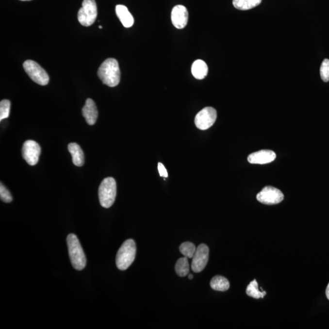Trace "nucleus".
<instances>
[{
    "instance_id": "1",
    "label": "nucleus",
    "mask_w": 329,
    "mask_h": 329,
    "mask_svg": "<svg viewBox=\"0 0 329 329\" xmlns=\"http://www.w3.org/2000/svg\"><path fill=\"white\" fill-rule=\"evenodd\" d=\"M120 75L118 61L114 58H109L104 61L98 71V76L102 83L111 87L118 85Z\"/></svg>"
},
{
    "instance_id": "2",
    "label": "nucleus",
    "mask_w": 329,
    "mask_h": 329,
    "mask_svg": "<svg viewBox=\"0 0 329 329\" xmlns=\"http://www.w3.org/2000/svg\"><path fill=\"white\" fill-rule=\"evenodd\" d=\"M69 256L73 268L76 270L81 271L86 266V258L82 247L76 235L70 233L66 238Z\"/></svg>"
},
{
    "instance_id": "3",
    "label": "nucleus",
    "mask_w": 329,
    "mask_h": 329,
    "mask_svg": "<svg viewBox=\"0 0 329 329\" xmlns=\"http://www.w3.org/2000/svg\"><path fill=\"white\" fill-rule=\"evenodd\" d=\"M136 254V245L134 241L129 239L125 241L119 249L116 257V264L120 270H126L134 261Z\"/></svg>"
},
{
    "instance_id": "4",
    "label": "nucleus",
    "mask_w": 329,
    "mask_h": 329,
    "mask_svg": "<svg viewBox=\"0 0 329 329\" xmlns=\"http://www.w3.org/2000/svg\"><path fill=\"white\" fill-rule=\"evenodd\" d=\"M116 195V184L113 178H105L99 185V196L100 204L108 209L115 202Z\"/></svg>"
},
{
    "instance_id": "5",
    "label": "nucleus",
    "mask_w": 329,
    "mask_h": 329,
    "mask_svg": "<svg viewBox=\"0 0 329 329\" xmlns=\"http://www.w3.org/2000/svg\"><path fill=\"white\" fill-rule=\"evenodd\" d=\"M24 70L30 78L37 84L40 85H46L49 82V76L46 71L35 61H26L23 63Z\"/></svg>"
},
{
    "instance_id": "6",
    "label": "nucleus",
    "mask_w": 329,
    "mask_h": 329,
    "mask_svg": "<svg viewBox=\"0 0 329 329\" xmlns=\"http://www.w3.org/2000/svg\"><path fill=\"white\" fill-rule=\"evenodd\" d=\"M97 16V6L95 0H84L82 8L78 14L79 22L84 26H90L94 24Z\"/></svg>"
},
{
    "instance_id": "7",
    "label": "nucleus",
    "mask_w": 329,
    "mask_h": 329,
    "mask_svg": "<svg viewBox=\"0 0 329 329\" xmlns=\"http://www.w3.org/2000/svg\"><path fill=\"white\" fill-rule=\"evenodd\" d=\"M216 110L211 107H205L197 113L195 119V125L201 130H208L216 120Z\"/></svg>"
},
{
    "instance_id": "8",
    "label": "nucleus",
    "mask_w": 329,
    "mask_h": 329,
    "mask_svg": "<svg viewBox=\"0 0 329 329\" xmlns=\"http://www.w3.org/2000/svg\"><path fill=\"white\" fill-rule=\"evenodd\" d=\"M284 198L280 190L271 186H266L257 195V199L262 204L274 205L280 203Z\"/></svg>"
},
{
    "instance_id": "9",
    "label": "nucleus",
    "mask_w": 329,
    "mask_h": 329,
    "mask_svg": "<svg viewBox=\"0 0 329 329\" xmlns=\"http://www.w3.org/2000/svg\"><path fill=\"white\" fill-rule=\"evenodd\" d=\"M41 148L34 140H26L22 148V156L30 165L34 166L39 162Z\"/></svg>"
},
{
    "instance_id": "10",
    "label": "nucleus",
    "mask_w": 329,
    "mask_h": 329,
    "mask_svg": "<svg viewBox=\"0 0 329 329\" xmlns=\"http://www.w3.org/2000/svg\"><path fill=\"white\" fill-rule=\"evenodd\" d=\"M209 256V249L207 245L201 244L197 247L192 262V269L195 273H200L206 268Z\"/></svg>"
},
{
    "instance_id": "11",
    "label": "nucleus",
    "mask_w": 329,
    "mask_h": 329,
    "mask_svg": "<svg viewBox=\"0 0 329 329\" xmlns=\"http://www.w3.org/2000/svg\"><path fill=\"white\" fill-rule=\"evenodd\" d=\"M188 12L182 5L174 7L171 12V21L174 26L178 29H183L187 25Z\"/></svg>"
},
{
    "instance_id": "12",
    "label": "nucleus",
    "mask_w": 329,
    "mask_h": 329,
    "mask_svg": "<svg viewBox=\"0 0 329 329\" xmlns=\"http://www.w3.org/2000/svg\"><path fill=\"white\" fill-rule=\"evenodd\" d=\"M276 154L271 150L263 149L249 155L247 161L252 164H266L275 160Z\"/></svg>"
},
{
    "instance_id": "13",
    "label": "nucleus",
    "mask_w": 329,
    "mask_h": 329,
    "mask_svg": "<svg viewBox=\"0 0 329 329\" xmlns=\"http://www.w3.org/2000/svg\"><path fill=\"white\" fill-rule=\"evenodd\" d=\"M82 115L89 125H94L97 122L99 113L96 104L92 99H88L82 109Z\"/></svg>"
},
{
    "instance_id": "14",
    "label": "nucleus",
    "mask_w": 329,
    "mask_h": 329,
    "mask_svg": "<svg viewBox=\"0 0 329 329\" xmlns=\"http://www.w3.org/2000/svg\"><path fill=\"white\" fill-rule=\"evenodd\" d=\"M116 14L119 20H120L123 25L125 28H130L134 23L132 14L128 11V9L125 6L117 5L115 8Z\"/></svg>"
},
{
    "instance_id": "15",
    "label": "nucleus",
    "mask_w": 329,
    "mask_h": 329,
    "mask_svg": "<svg viewBox=\"0 0 329 329\" xmlns=\"http://www.w3.org/2000/svg\"><path fill=\"white\" fill-rule=\"evenodd\" d=\"M68 149L72 156L73 163L77 166H82L84 164V154L82 149L76 143H71L68 145Z\"/></svg>"
},
{
    "instance_id": "16",
    "label": "nucleus",
    "mask_w": 329,
    "mask_h": 329,
    "mask_svg": "<svg viewBox=\"0 0 329 329\" xmlns=\"http://www.w3.org/2000/svg\"><path fill=\"white\" fill-rule=\"evenodd\" d=\"M208 66L202 60L195 61L192 66L193 76L197 80H203L208 74Z\"/></svg>"
},
{
    "instance_id": "17",
    "label": "nucleus",
    "mask_w": 329,
    "mask_h": 329,
    "mask_svg": "<svg viewBox=\"0 0 329 329\" xmlns=\"http://www.w3.org/2000/svg\"><path fill=\"white\" fill-rule=\"evenodd\" d=\"M212 289L219 292H226L230 287V283L227 279L223 276H216L211 281Z\"/></svg>"
},
{
    "instance_id": "18",
    "label": "nucleus",
    "mask_w": 329,
    "mask_h": 329,
    "mask_svg": "<svg viewBox=\"0 0 329 329\" xmlns=\"http://www.w3.org/2000/svg\"><path fill=\"white\" fill-rule=\"evenodd\" d=\"M262 0H233V5L238 10L247 11L259 6Z\"/></svg>"
},
{
    "instance_id": "19",
    "label": "nucleus",
    "mask_w": 329,
    "mask_h": 329,
    "mask_svg": "<svg viewBox=\"0 0 329 329\" xmlns=\"http://www.w3.org/2000/svg\"><path fill=\"white\" fill-rule=\"evenodd\" d=\"M247 294L249 296L255 298V299H260V298H263L264 296L266 295V293L265 291L261 292L259 290V283L256 280H254L247 286Z\"/></svg>"
},
{
    "instance_id": "20",
    "label": "nucleus",
    "mask_w": 329,
    "mask_h": 329,
    "mask_svg": "<svg viewBox=\"0 0 329 329\" xmlns=\"http://www.w3.org/2000/svg\"><path fill=\"white\" fill-rule=\"evenodd\" d=\"M175 269L176 273L180 277H185L190 271V264L187 257H182L176 262Z\"/></svg>"
},
{
    "instance_id": "21",
    "label": "nucleus",
    "mask_w": 329,
    "mask_h": 329,
    "mask_svg": "<svg viewBox=\"0 0 329 329\" xmlns=\"http://www.w3.org/2000/svg\"><path fill=\"white\" fill-rule=\"evenodd\" d=\"M180 252L185 257L188 259H192L194 257L195 252H196V247L194 243L191 242H185L181 244L180 247Z\"/></svg>"
},
{
    "instance_id": "22",
    "label": "nucleus",
    "mask_w": 329,
    "mask_h": 329,
    "mask_svg": "<svg viewBox=\"0 0 329 329\" xmlns=\"http://www.w3.org/2000/svg\"><path fill=\"white\" fill-rule=\"evenodd\" d=\"M11 102L8 99L2 100L0 102V120L8 118L10 113Z\"/></svg>"
},
{
    "instance_id": "23",
    "label": "nucleus",
    "mask_w": 329,
    "mask_h": 329,
    "mask_svg": "<svg viewBox=\"0 0 329 329\" xmlns=\"http://www.w3.org/2000/svg\"><path fill=\"white\" fill-rule=\"evenodd\" d=\"M320 75L322 80L327 82L329 81V60L324 59L320 67Z\"/></svg>"
},
{
    "instance_id": "24",
    "label": "nucleus",
    "mask_w": 329,
    "mask_h": 329,
    "mask_svg": "<svg viewBox=\"0 0 329 329\" xmlns=\"http://www.w3.org/2000/svg\"><path fill=\"white\" fill-rule=\"evenodd\" d=\"M0 197H1V201L6 203H9L13 201V197H12L11 193L2 183L0 185Z\"/></svg>"
},
{
    "instance_id": "25",
    "label": "nucleus",
    "mask_w": 329,
    "mask_h": 329,
    "mask_svg": "<svg viewBox=\"0 0 329 329\" xmlns=\"http://www.w3.org/2000/svg\"><path fill=\"white\" fill-rule=\"evenodd\" d=\"M158 170L159 175L161 176V177H168L167 171H166L165 167H164V164L162 163L158 164Z\"/></svg>"
},
{
    "instance_id": "26",
    "label": "nucleus",
    "mask_w": 329,
    "mask_h": 329,
    "mask_svg": "<svg viewBox=\"0 0 329 329\" xmlns=\"http://www.w3.org/2000/svg\"><path fill=\"white\" fill-rule=\"evenodd\" d=\"M326 294L327 297H328V299L329 300V283L326 288Z\"/></svg>"
},
{
    "instance_id": "27",
    "label": "nucleus",
    "mask_w": 329,
    "mask_h": 329,
    "mask_svg": "<svg viewBox=\"0 0 329 329\" xmlns=\"http://www.w3.org/2000/svg\"><path fill=\"white\" fill-rule=\"evenodd\" d=\"M193 278H194V276H193L192 274H188V279H189V280H192Z\"/></svg>"
},
{
    "instance_id": "28",
    "label": "nucleus",
    "mask_w": 329,
    "mask_h": 329,
    "mask_svg": "<svg viewBox=\"0 0 329 329\" xmlns=\"http://www.w3.org/2000/svg\"><path fill=\"white\" fill-rule=\"evenodd\" d=\"M99 29H102V26H99Z\"/></svg>"
},
{
    "instance_id": "29",
    "label": "nucleus",
    "mask_w": 329,
    "mask_h": 329,
    "mask_svg": "<svg viewBox=\"0 0 329 329\" xmlns=\"http://www.w3.org/2000/svg\"><path fill=\"white\" fill-rule=\"evenodd\" d=\"M21 1H30V0H21Z\"/></svg>"
}]
</instances>
